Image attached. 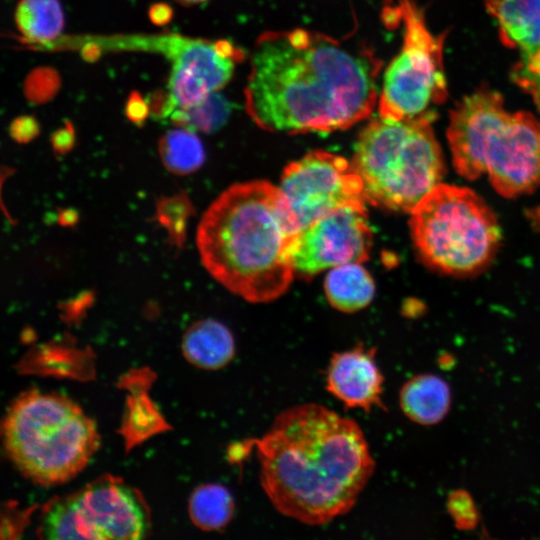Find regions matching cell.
Masks as SVG:
<instances>
[{
	"mask_svg": "<svg viewBox=\"0 0 540 540\" xmlns=\"http://www.w3.org/2000/svg\"><path fill=\"white\" fill-rule=\"evenodd\" d=\"M381 66L358 42L304 29L267 31L251 55L247 113L269 132L346 129L377 105Z\"/></svg>",
	"mask_w": 540,
	"mask_h": 540,
	"instance_id": "6da1fadb",
	"label": "cell"
},
{
	"mask_svg": "<svg viewBox=\"0 0 540 540\" xmlns=\"http://www.w3.org/2000/svg\"><path fill=\"white\" fill-rule=\"evenodd\" d=\"M255 448L261 486L274 508L308 525L349 512L375 462L359 425L315 403L282 411Z\"/></svg>",
	"mask_w": 540,
	"mask_h": 540,
	"instance_id": "7a4b0ae2",
	"label": "cell"
},
{
	"mask_svg": "<svg viewBox=\"0 0 540 540\" xmlns=\"http://www.w3.org/2000/svg\"><path fill=\"white\" fill-rule=\"evenodd\" d=\"M298 231L279 187L253 180L216 198L199 223L196 243L213 278L248 302L266 303L291 285L290 247Z\"/></svg>",
	"mask_w": 540,
	"mask_h": 540,
	"instance_id": "3957f363",
	"label": "cell"
},
{
	"mask_svg": "<svg viewBox=\"0 0 540 540\" xmlns=\"http://www.w3.org/2000/svg\"><path fill=\"white\" fill-rule=\"evenodd\" d=\"M447 138L456 171L466 179L487 175L504 197L540 186V120L509 111L501 94L480 87L450 113Z\"/></svg>",
	"mask_w": 540,
	"mask_h": 540,
	"instance_id": "277c9868",
	"label": "cell"
},
{
	"mask_svg": "<svg viewBox=\"0 0 540 540\" xmlns=\"http://www.w3.org/2000/svg\"><path fill=\"white\" fill-rule=\"evenodd\" d=\"M434 113L394 120L378 115L361 131L352 164L366 202L411 212L444 175L441 148L432 129Z\"/></svg>",
	"mask_w": 540,
	"mask_h": 540,
	"instance_id": "5b68a950",
	"label": "cell"
},
{
	"mask_svg": "<svg viewBox=\"0 0 540 540\" xmlns=\"http://www.w3.org/2000/svg\"><path fill=\"white\" fill-rule=\"evenodd\" d=\"M3 438L16 467L42 485L76 476L99 445L95 423L75 403L37 391L25 393L9 407Z\"/></svg>",
	"mask_w": 540,
	"mask_h": 540,
	"instance_id": "8992f818",
	"label": "cell"
},
{
	"mask_svg": "<svg viewBox=\"0 0 540 540\" xmlns=\"http://www.w3.org/2000/svg\"><path fill=\"white\" fill-rule=\"evenodd\" d=\"M410 214L417 254L432 270L455 277L473 276L495 258L501 228L493 211L474 191L440 183Z\"/></svg>",
	"mask_w": 540,
	"mask_h": 540,
	"instance_id": "52a82bcc",
	"label": "cell"
},
{
	"mask_svg": "<svg viewBox=\"0 0 540 540\" xmlns=\"http://www.w3.org/2000/svg\"><path fill=\"white\" fill-rule=\"evenodd\" d=\"M404 24L400 52L387 66L378 96V115L401 120L434 113L447 97L443 65L444 35L428 29L413 0H399Z\"/></svg>",
	"mask_w": 540,
	"mask_h": 540,
	"instance_id": "ba28073f",
	"label": "cell"
},
{
	"mask_svg": "<svg viewBox=\"0 0 540 540\" xmlns=\"http://www.w3.org/2000/svg\"><path fill=\"white\" fill-rule=\"evenodd\" d=\"M40 530L56 540L141 539L149 530V516L134 489L105 479L51 504Z\"/></svg>",
	"mask_w": 540,
	"mask_h": 540,
	"instance_id": "9c48e42d",
	"label": "cell"
},
{
	"mask_svg": "<svg viewBox=\"0 0 540 540\" xmlns=\"http://www.w3.org/2000/svg\"><path fill=\"white\" fill-rule=\"evenodd\" d=\"M279 189L299 230L335 209L366 203L352 162L324 150H313L287 165Z\"/></svg>",
	"mask_w": 540,
	"mask_h": 540,
	"instance_id": "30bf717a",
	"label": "cell"
},
{
	"mask_svg": "<svg viewBox=\"0 0 540 540\" xmlns=\"http://www.w3.org/2000/svg\"><path fill=\"white\" fill-rule=\"evenodd\" d=\"M373 235L365 204L340 207L299 230L290 247L295 274L311 278L347 263L369 257Z\"/></svg>",
	"mask_w": 540,
	"mask_h": 540,
	"instance_id": "8fae6325",
	"label": "cell"
},
{
	"mask_svg": "<svg viewBox=\"0 0 540 540\" xmlns=\"http://www.w3.org/2000/svg\"><path fill=\"white\" fill-rule=\"evenodd\" d=\"M159 44L172 61L167 93L173 111L193 107L222 89L244 58L243 51L228 40L172 35L160 38Z\"/></svg>",
	"mask_w": 540,
	"mask_h": 540,
	"instance_id": "7c38bea8",
	"label": "cell"
},
{
	"mask_svg": "<svg viewBox=\"0 0 540 540\" xmlns=\"http://www.w3.org/2000/svg\"><path fill=\"white\" fill-rule=\"evenodd\" d=\"M485 5L503 44L518 53L511 80L540 115V0H486Z\"/></svg>",
	"mask_w": 540,
	"mask_h": 540,
	"instance_id": "4fadbf2b",
	"label": "cell"
},
{
	"mask_svg": "<svg viewBox=\"0 0 540 540\" xmlns=\"http://www.w3.org/2000/svg\"><path fill=\"white\" fill-rule=\"evenodd\" d=\"M384 377L375 361V348L359 343L355 348L335 353L326 372V388L348 408L366 412L384 409L381 395Z\"/></svg>",
	"mask_w": 540,
	"mask_h": 540,
	"instance_id": "5bb4252c",
	"label": "cell"
},
{
	"mask_svg": "<svg viewBox=\"0 0 540 540\" xmlns=\"http://www.w3.org/2000/svg\"><path fill=\"white\" fill-rule=\"evenodd\" d=\"M449 384L441 377L425 373L406 381L400 389L399 404L404 415L424 426L441 422L451 407Z\"/></svg>",
	"mask_w": 540,
	"mask_h": 540,
	"instance_id": "9a60e30c",
	"label": "cell"
},
{
	"mask_svg": "<svg viewBox=\"0 0 540 540\" xmlns=\"http://www.w3.org/2000/svg\"><path fill=\"white\" fill-rule=\"evenodd\" d=\"M184 356L203 369H219L235 355V341L230 330L222 323L205 319L193 324L183 339Z\"/></svg>",
	"mask_w": 540,
	"mask_h": 540,
	"instance_id": "2e32d148",
	"label": "cell"
},
{
	"mask_svg": "<svg viewBox=\"0 0 540 540\" xmlns=\"http://www.w3.org/2000/svg\"><path fill=\"white\" fill-rule=\"evenodd\" d=\"M324 289L331 306L346 313L365 308L375 294L374 281L361 263L333 267L325 278Z\"/></svg>",
	"mask_w": 540,
	"mask_h": 540,
	"instance_id": "e0dca14e",
	"label": "cell"
},
{
	"mask_svg": "<svg viewBox=\"0 0 540 540\" xmlns=\"http://www.w3.org/2000/svg\"><path fill=\"white\" fill-rule=\"evenodd\" d=\"M15 21L27 39L47 42L61 33L64 15L58 0H21L16 8Z\"/></svg>",
	"mask_w": 540,
	"mask_h": 540,
	"instance_id": "ac0fdd59",
	"label": "cell"
},
{
	"mask_svg": "<svg viewBox=\"0 0 540 540\" xmlns=\"http://www.w3.org/2000/svg\"><path fill=\"white\" fill-rule=\"evenodd\" d=\"M235 503L231 493L222 485L205 484L191 495L189 513L195 525L203 530L225 527L233 517Z\"/></svg>",
	"mask_w": 540,
	"mask_h": 540,
	"instance_id": "d6986e66",
	"label": "cell"
},
{
	"mask_svg": "<svg viewBox=\"0 0 540 540\" xmlns=\"http://www.w3.org/2000/svg\"><path fill=\"white\" fill-rule=\"evenodd\" d=\"M159 154L167 170L177 175L195 172L205 160L204 147L199 137L193 130L181 127L161 137Z\"/></svg>",
	"mask_w": 540,
	"mask_h": 540,
	"instance_id": "ffe728a7",
	"label": "cell"
},
{
	"mask_svg": "<svg viewBox=\"0 0 540 540\" xmlns=\"http://www.w3.org/2000/svg\"><path fill=\"white\" fill-rule=\"evenodd\" d=\"M230 111V103L215 92L193 107L175 109L170 116L177 127L209 133L226 122Z\"/></svg>",
	"mask_w": 540,
	"mask_h": 540,
	"instance_id": "44dd1931",
	"label": "cell"
},
{
	"mask_svg": "<svg viewBox=\"0 0 540 540\" xmlns=\"http://www.w3.org/2000/svg\"><path fill=\"white\" fill-rule=\"evenodd\" d=\"M194 213L193 206L185 193L162 197L156 204L155 220L163 226L170 243L182 247L186 238L188 218Z\"/></svg>",
	"mask_w": 540,
	"mask_h": 540,
	"instance_id": "7402d4cb",
	"label": "cell"
},
{
	"mask_svg": "<svg viewBox=\"0 0 540 540\" xmlns=\"http://www.w3.org/2000/svg\"><path fill=\"white\" fill-rule=\"evenodd\" d=\"M447 511L454 525L459 530H472L479 522L477 506L470 495L464 489L452 491L446 502Z\"/></svg>",
	"mask_w": 540,
	"mask_h": 540,
	"instance_id": "603a6c76",
	"label": "cell"
},
{
	"mask_svg": "<svg viewBox=\"0 0 540 540\" xmlns=\"http://www.w3.org/2000/svg\"><path fill=\"white\" fill-rule=\"evenodd\" d=\"M10 136L19 143H27L39 134V125L32 116H21L11 123Z\"/></svg>",
	"mask_w": 540,
	"mask_h": 540,
	"instance_id": "cb8c5ba5",
	"label": "cell"
},
{
	"mask_svg": "<svg viewBox=\"0 0 540 540\" xmlns=\"http://www.w3.org/2000/svg\"><path fill=\"white\" fill-rule=\"evenodd\" d=\"M125 112L131 122L139 125L149 115L150 107L138 92H132L127 100Z\"/></svg>",
	"mask_w": 540,
	"mask_h": 540,
	"instance_id": "d4e9b609",
	"label": "cell"
},
{
	"mask_svg": "<svg viewBox=\"0 0 540 540\" xmlns=\"http://www.w3.org/2000/svg\"><path fill=\"white\" fill-rule=\"evenodd\" d=\"M75 142L74 130L71 124L57 130L51 137L53 150L58 155H64L69 152Z\"/></svg>",
	"mask_w": 540,
	"mask_h": 540,
	"instance_id": "484cf974",
	"label": "cell"
},
{
	"mask_svg": "<svg viewBox=\"0 0 540 540\" xmlns=\"http://www.w3.org/2000/svg\"><path fill=\"white\" fill-rule=\"evenodd\" d=\"M173 15L171 7L165 3H157L150 7L149 18L156 25L168 23Z\"/></svg>",
	"mask_w": 540,
	"mask_h": 540,
	"instance_id": "4316f807",
	"label": "cell"
},
{
	"mask_svg": "<svg viewBox=\"0 0 540 540\" xmlns=\"http://www.w3.org/2000/svg\"><path fill=\"white\" fill-rule=\"evenodd\" d=\"M58 221L62 226H73L78 221V213L72 209L61 210Z\"/></svg>",
	"mask_w": 540,
	"mask_h": 540,
	"instance_id": "83f0119b",
	"label": "cell"
},
{
	"mask_svg": "<svg viewBox=\"0 0 540 540\" xmlns=\"http://www.w3.org/2000/svg\"><path fill=\"white\" fill-rule=\"evenodd\" d=\"M183 5H196L207 2L208 0H175Z\"/></svg>",
	"mask_w": 540,
	"mask_h": 540,
	"instance_id": "f1b7e54d",
	"label": "cell"
}]
</instances>
